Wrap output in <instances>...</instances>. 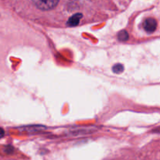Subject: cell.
Wrapping results in <instances>:
<instances>
[{
    "mask_svg": "<svg viewBox=\"0 0 160 160\" xmlns=\"http://www.w3.org/2000/svg\"><path fill=\"white\" fill-rule=\"evenodd\" d=\"M117 37H118V39H119V41L125 42V41L128 40L129 34H128V33H127L126 31H125V30H122V31H119V32L118 33Z\"/></svg>",
    "mask_w": 160,
    "mask_h": 160,
    "instance_id": "cell-4",
    "label": "cell"
},
{
    "mask_svg": "<svg viewBox=\"0 0 160 160\" xmlns=\"http://www.w3.org/2000/svg\"><path fill=\"white\" fill-rule=\"evenodd\" d=\"M143 28L147 33H152L157 28V22L153 18H147L143 23Z\"/></svg>",
    "mask_w": 160,
    "mask_h": 160,
    "instance_id": "cell-2",
    "label": "cell"
},
{
    "mask_svg": "<svg viewBox=\"0 0 160 160\" xmlns=\"http://www.w3.org/2000/svg\"><path fill=\"white\" fill-rule=\"evenodd\" d=\"M82 17H83V15H82L81 13L74 14L73 16H72V17L69 18L68 21L67 22V26L75 27V26H76V25H78Z\"/></svg>",
    "mask_w": 160,
    "mask_h": 160,
    "instance_id": "cell-3",
    "label": "cell"
},
{
    "mask_svg": "<svg viewBox=\"0 0 160 160\" xmlns=\"http://www.w3.org/2000/svg\"><path fill=\"white\" fill-rule=\"evenodd\" d=\"M33 3L39 9H42V10H49V9H53L57 5L58 1H53V0H50V1H34Z\"/></svg>",
    "mask_w": 160,
    "mask_h": 160,
    "instance_id": "cell-1",
    "label": "cell"
},
{
    "mask_svg": "<svg viewBox=\"0 0 160 160\" xmlns=\"http://www.w3.org/2000/svg\"><path fill=\"white\" fill-rule=\"evenodd\" d=\"M3 136H4V131L0 128V138H2Z\"/></svg>",
    "mask_w": 160,
    "mask_h": 160,
    "instance_id": "cell-6",
    "label": "cell"
},
{
    "mask_svg": "<svg viewBox=\"0 0 160 160\" xmlns=\"http://www.w3.org/2000/svg\"><path fill=\"white\" fill-rule=\"evenodd\" d=\"M124 70V67L122 64L120 63H117L112 67V70L114 73H121Z\"/></svg>",
    "mask_w": 160,
    "mask_h": 160,
    "instance_id": "cell-5",
    "label": "cell"
}]
</instances>
